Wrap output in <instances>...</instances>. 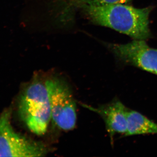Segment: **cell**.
I'll return each mask as SVG.
<instances>
[{"mask_svg": "<svg viewBox=\"0 0 157 157\" xmlns=\"http://www.w3.org/2000/svg\"><path fill=\"white\" fill-rule=\"evenodd\" d=\"M89 19L95 24L107 27L137 40L151 36L149 16L151 7L137 9L124 4L81 7Z\"/></svg>", "mask_w": 157, "mask_h": 157, "instance_id": "6da1fadb", "label": "cell"}, {"mask_svg": "<svg viewBox=\"0 0 157 157\" xmlns=\"http://www.w3.org/2000/svg\"><path fill=\"white\" fill-rule=\"evenodd\" d=\"M19 113L29 129L34 134H45L51 119V109L45 82L34 78L24 91L19 104Z\"/></svg>", "mask_w": 157, "mask_h": 157, "instance_id": "7a4b0ae2", "label": "cell"}, {"mask_svg": "<svg viewBox=\"0 0 157 157\" xmlns=\"http://www.w3.org/2000/svg\"><path fill=\"white\" fill-rule=\"evenodd\" d=\"M52 119L59 128L70 131L76 122V104L72 91L63 78L53 76L45 80Z\"/></svg>", "mask_w": 157, "mask_h": 157, "instance_id": "3957f363", "label": "cell"}, {"mask_svg": "<svg viewBox=\"0 0 157 157\" xmlns=\"http://www.w3.org/2000/svg\"><path fill=\"white\" fill-rule=\"evenodd\" d=\"M10 112L0 116V157H41L47 150L41 143L17 134L10 123Z\"/></svg>", "mask_w": 157, "mask_h": 157, "instance_id": "277c9868", "label": "cell"}, {"mask_svg": "<svg viewBox=\"0 0 157 157\" xmlns=\"http://www.w3.org/2000/svg\"><path fill=\"white\" fill-rule=\"evenodd\" d=\"M107 46L124 64L157 76V49L150 47L144 40L135 39L126 44H108Z\"/></svg>", "mask_w": 157, "mask_h": 157, "instance_id": "5b68a950", "label": "cell"}, {"mask_svg": "<svg viewBox=\"0 0 157 157\" xmlns=\"http://www.w3.org/2000/svg\"><path fill=\"white\" fill-rule=\"evenodd\" d=\"M83 107L97 113L104 120L111 143L113 137L119 134L124 136L127 131L128 109L118 99H114L108 104L94 108L82 104Z\"/></svg>", "mask_w": 157, "mask_h": 157, "instance_id": "8992f818", "label": "cell"}, {"mask_svg": "<svg viewBox=\"0 0 157 157\" xmlns=\"http://www.w3.org/2000/svg\"><path fill=\"white\" fill-rule=\"evenodd\" d=\"M127 121V131L124 137L157 134V123L138 111L128 109Z\"/></svg>", "mask_w": 157, "mask_h": 157, "instance_id": "52a82bcc", "label": "cell"}, {"mask_svg": "<svg viewBox=\"0 0 157 157\" xmlns=\"http://www.w3.org/2000/svg\"><path fill=\"white\" fill-rule=\"evenodd\" d=\"M68 8L70 6L82 7L83 6H101L115 4H126L132 0H67Z\"/></svg>", "mask_w": 157, "mask_h": 157, "instance_id": "ba28073f", "label": "cell"}]
</instances>
